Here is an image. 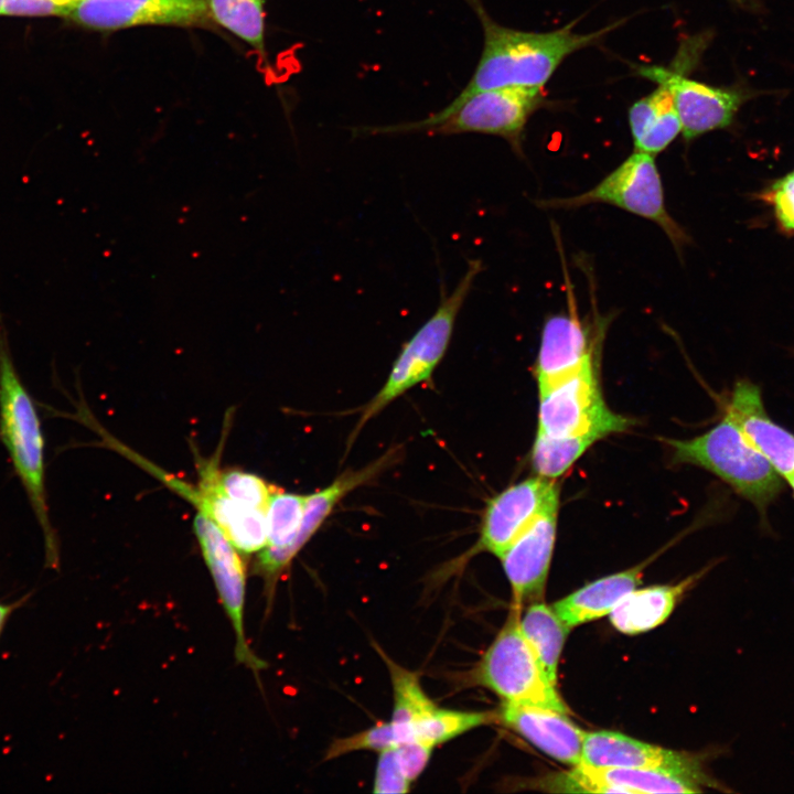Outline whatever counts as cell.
<instances>
[{"label":"cell","mask_w":794,"mask_h":794,"mask_svg":"<svg viewBox=\"0 0 794 794\" xmlns=\"http://www.w3.org/2000/svg\"><path fill=\"white\" fill-rule=\"evenodd\" d=\"M706 571L704 569L676 584L633 589L610 612V622L618 631L629 635L656 627L669 616L685 591Z\"/></svg>","instance_id":"ffe728a7"},{"label":"cell","mask_w":794,"mask_h":794,"mask_svg":"<svg viewBox=\"0 0 794 794\" xmlns=\"http://www.w3.org/2000/svg\"><path fill=\"white\" fill-rule=\"evenodd\" d=\"M521 609L512 611L501 631L476 666L474 679L492 690L503 702L570 710L547 675L519 626Z\"/></svg>","instance_id":"9c48e42d"},{"label":"cell","mask_w":794,"mask_h":794,"mask_svg":"<svg viewBox=\"0 0 794 794\" xmlns=\"http://www.w3.org/2000/svg\"><path fill=\"white\" fill-rule=\"evenodd\" d=\"M394 690V709L390 722L398 744L416 741L415 726L437 705L423 691L417 674L387 662Z\"/></svg>","instance_id":"d4e9b609"},{"label":"cell","mask_w":794,"mask_h":794,"mask_svg":"<svg viewBox=\"0 0 794 794\" xmlns=\"http://www.w3.org/2000/svg\"><path fill=\"white\" fill-rule=\"evenodd\" d=\"M218 472L212 461L204 465L197 487L163 473H159V478L211 518L237 550L246 554L262 550L268 543L267 511L246 506L228 497L219 485Z\"/></svg>","instance_id":"4fadbf2b"},{"label":"cell","mask_w":794,"mask_h":794,"mask_svg":"<svg viewBox=\"0 0 794 794\" xmlns=\"http://www.w3.org/2000/svg\"><path fill=\"white\" fill-rule=\"evenodd\" d=\"M483 269L480 259H470L463 276L451 292L447 294L441 290L434 312L403 345L385 384L362 409L351 433L350 444L367 421L404 393L431 377L449 347L457 318Z\"/></svg>","instance_id":"5b68a950"},{"label":"cell","mask_w":794,"mask_h":794,"mask_svg":"<svg viewBox=\"0 0 794 794\" xmlns=\"http://www.w3.org/2000/svg\"><path fill=\"white\" fill-rule=\"evenodd\" d=\"M519 626L549 678L557 682L560 654L570 627L558 616L551 605L533 601L519 616Z\"/></svg>","instance_id":"cb8c5ba5"},{"label":"cell","mask_w":794,"mask_h":794,"mask_svg":"<svg viewBox=\"0 0 794 794\" xmlns=\"http://www.w3.org/2000/svg\"><path fill=\"white\" fill-rule=\"evenodd\" d=\"M555 503H559L556 480L535 475L512 484L487 502L475 550L500 558Z\"/></svg>","instance_id":"7c38bea8"},{"label":"cell","mask_w":794,"mask_h":794,"mask_svg":"<svg viewBox=\"0 0 794 794\" xmlns=\"http://www.w3.org/2000/svg\"><path fill=\"white\" fill-rule=\"evenodd\" d=\"M393 748L379 752L374 781L375 793H406L409 791L410 782L404 776Z\"/></svg>","instance_id":"d6a6232c"},{"label":"cell","mask_w":794,"mask_h":794,"mask_svg":"<svg viewBox=\"0 0 794 794\" xmlns=\"http://www.w3.org/2000/svg\"><path fill=\"white\" fill-rule=\"evenodd\" d=\"M675 463L705 469L765 516L783 490V479L747 441L727 416L708 431L686 440L666 439Z\"/></svg>","instance_id":"277c9868"},{"label":"cell","mask_w":794,"mask_h":794,"mask_svg":"<svg viewBox=\"0 0 794 794\" xmlns=\"http://www.w3.org/2000/svg\"><path fill=\"white\" fill-rule=\"evenodd\" d=\"M599 363L538 390L537 432L550 437L594 434L600 439L627 430L634 420L612 411L598 379Z\"/></svg>","instance_id":"30bf717a"},{"label":"cell","mask_w":794,"mask_h":794,"mask_svg":"<svg viewBox=\"0 0 794 794\" xmlns=\"http://www.w3.org/2000/svg\"><path fill=\"white\" fill-rule=\"evenodd\" d=\"M548 786L561 792L588 793H700L706 781L694 775L659 769H601L586 764L552 777Z\"/></svg>","instance_id":"9a60e30c"},{"label":"cell","mask_w":794,"mask_h":794,"mask_svg":"<svg viewBox=\"0 0 794 794\" xmlns=\"http://www.w3.org/2000/svg\"><path fill=\"white\" fill-rule=\"evenodd\" d=\"M24 601H25V598L17 601V602L9 603V604L0 603V635L2 633V630L4 627L7 620L9 619L11 613L17 608H19Z\"/></svg>","instance_id":"e575fe53"},{"label":"cell","mask_w":794,"mask_h":794,"mask_svg":"<svg viewBox=\"0 0 794 794\" xmlns=\"http://www.w3.org/2000/svg\"><path fill=\"white\" fill-rule=\"evenodd\" d=\"M609 204L655 223L677 255L689 244L686 230L669 214L655 155L633 151L599 183L567 197L538 200L544 210H576L589 204Z\"/></svg>","instance_id":"ba28073f"},{"label":"cell","mask_w":794,"mask_h":794,"mask_svg":"<svg viewBox=\"0 0 794 794\" xmlns=\"http://www.w3.org/2000/svg\"><path fill=\"white\" fill-rule=\"evenodd\" d=\"M540 87L509 86L478 92L459 103H450L422 120L407 124L363 128L367 133L426 132L428 135L482 133L508 142L518 157H524L523 140L530 117L548 106Z\"/></svg>","instance_id":"3957f363"},{"label":"cell","mask_w":794,"mask_h":794,"mask_svg":"<svg viewBox=\"0 0 794 794\" xmlns=\"http://www.w3.org/2000/svg\"><path fill=\"white\" fill-rule=\"evenodd\" d=\"M65 19L97 32L140 25L206 28L214 24L206 0H79Z\"/></svg>","instance_id":"8fae6325"},{"label":"cell","mask_w":794,"mask_h":794,"mask_svg":"<svg viewBox=\"0 0 794 794\" xmlns=\"http://www.w3.org/2000/svg\"><path fill=\"white\" fill-rule=\"evenodd\" d=\"M4 11V0H0V15H3Z\"/></svg>","instance_id":"8d00e7d4"},{"label":"cell","mask_w":794,"mask_h":794,"mask_svg":"<svg viewBox=\"0 0 794 794\" xmlns=\"http://www.w3.org/2000/svg\"><path fill=\"white\" fill-rule=\"evenodd\" d=\"M497 717L552 759L576 766L582 762L584 731L568 713L550 708L503 702Z\"/></svg>","instance_id":"d6986e66"},{"label":"cell","mask_w":794,"mask_h":794,"mask_svg":"<svg viewBox=\"0 0 794 794\" xmlns=\"http://www.w3.org/2000/svg\"><path fill=\"white\" fill-rule=\"evenodd\" d=\"M398 744L390 721L377 723L366 730L334 740L326 751V759L337 758L353 751H384Z\"/></svg>","instance_id":"4dcf8cb0"},{"label":"cell","mask_w":794,"mask_h":794,"mask_svg":"<svg viewBox=\"0 0 794 794\" xmlns=\"http://www.w3.org/2000/svg\"><path fill=\"white\" fill-rule=\"evenodd\" d=\"M784 482H786L787 486L791 489V491L794 494V473L786 479H784Z\"/></svg>","instance_id":"d590c367"},{"label":"cell","mask_w":794,"mask_h":794,"mask_svg":"<svg viewBox=\"0 0 794 794\" xmlns=\"http://www.w3.org/2000/svg\"><path fill=\"white\" fill-rule=\"evenodd\" d=\"M307 495L273 491L268 509V543L260 550L258 568L273 579L296 556L294 540L303 517Z\"/></svg>","instance_id":"603a6c76"},{"label":"cell","mask_w":794,"mask_h":794,"mask_svg":"<svg viewBox=\"0 0 794 794\" xmlns=\"http://www.w3.org/2000/svg\"><path fill=\"white\" fill-rule=\"evenodd\" d=\"M627 120L634 151L656 155L682 135L673 96L662 85L631 105Z\"/></svg>","instance_id":"44dd1931"},{"label":"cell","mask_w":794,"mask_h":794,"mask_svg":"<svg viewBox=\"0 0 794 794\" xmlns=\"http://www.w3.org/2000/svg\"><path fill=\"white\" fill-rule=\"evenodd\" d=\"M465 1L481 22L483 50L469 83L451 103H459L478 92L492 88H543L568 56L598 44L624 21L590 33L573 30L579 19L548 32L523 31L498 24L481 0Z\"/></svg>","instance_id":"6da1fadb"},{"label":"cell","mask_w":794,"mask_h":794,"mask_svg":"<svg viewBox=\"0 0 794 794\" xmlns=\"http://www.w3.org/2000/svg\"><path fill=\"white\" fill-rule=\"evenodd\" d=\"M79 0H4L3 15L66 18Z\"/></svg>","instance_id":"1f68e13d"},{"label":"cell","mask_w":794,"mask_h":794,"mask_svg":"<svg viewBox=\"0 0 794 794\" xmlns=\"http://www.w3.org/2000/svg\"><path fill=\"white\" fill-rule=\"evenodd\" d=\"M0 439L43 532L46 565H58L45 485V440L32 396L15 371L7 333L0 323Z\"/></svg>","instance_id":"7a4b0ae2"},{"label":"cell","mask_w":794,"mask_h":794,"mask_svg":"<svg viewBox=\"0 0 794 794\" xmlns=\"http://www.w3.org/2000/svg\"><path fill=\"white\" fill-rule=\"evenodd\" d=\"M223 492L232 500L246 506L267 511L275 491L261 478L239 470L218 472Z\"/></svg>","instance_id":"f1b7e54d"},{"label":"cell","mask_w":794,"mask_h":794,"mask_svg":"<svg viewBox=\"0 0 794 794\" xmlns=\"http://www.w3.org/2000/svg\"><path fill=\"white\" fill-rule=\"evenodd\" d=\"M725 416L783 479L794 473V433L768 414L761 388L749 379L736 382Z\"/></svg>","instance_id":"e0dca14e"},{"label":"cell","mask_w":794,"mask_h":794,"mask_svg":"<svg viewBox=\"0 0 794 794\" xmlns=\"http://www.w3.org/2000/svg\"><path fill=\"white\" fill-rule=\"evenodd\" d=\"M496 718L495 711H462L436 706L415 726V740L434 747Z\"/></svg>","instance_id":"83f0119b"},{"label":"cell","mask_w":794,"mask_h":794,"mask_svg":"<svg viewBox=\"0 0 794 794\" xmlns=\"http://www.w3.org/2000/svg\"><path fill=\"white\" fill-rule=\"evenodd\" d=\"M598 440L601 439L591 433L550 437L536 432L530 453L532 468L536 475L556 480Z\"/></svg>","instance_id":"4316f807"},{"label":"cell","mask_w":794,"mask_h":794,"mask_svg":"<svg viewBox=\"0 0 794 794\" xmlns=\"http://www.w3.org/2000/svg\"><path fill=\"white\" fill-rule=\"evenodd\" d=\"M757 197L771 208L779 229L794 235V169L770 182Z\"/></svg>","instance_id":"f546056e"},{"label":"cell","mask_w":794,"mask_h":794,"mask_svg":"<svg viewBox=\"0 0 794 794\" xmlns=\"http://www.w3.org/2000/svg\"><path fill=\"white\" fill-rule=\"evenodd\" d=\"M559 503L546 508L500 557L513 605L541 600L554 552Z\"/></svg>","instance_id":"2e32d148"},{"label":"cell","mask_w":794,"mask_h":794,"mask_svg":"<svg viewBox=\"0 0 794 794\" xmlns=\"http://www.w3.org/2000/svg\"><path fill=\"white\" fill-rule=\"evenodd\" d=\"M560 251L566 309L547 316L544 321L540 344L534 374L538 390L546 389L578 373L588 365L599 363L601 347L612 320L609 313L600 312L594 296L593 280L589 278L590 310L580 315L575 286L571 283L564 258L559 236H556Z\"/></svg>","instance_id":"52a82bcc"},{"label":"cell","mask_w":794,"mask_h":794,"mask_svg":"<svg viewBox=\"0 0 794 794\" xmlns=\"http://www.w3.org/2000/svg\"><path fill=\"white\" fill-rule=\"evenodd\" d=\"M644 565L605 576L576 590L551 607L571 629L609 615L620 600L642 581Z\"/></svg>","instance_id":"7402d4cb"},{"label":"cell","mask_w":794,"mask_h":794,"mask_svg":"<svg viewBox=\"0 0 794 794\" xmlns=\"http://www.w3.org/2000/svg\"><path fill=\"white\" fill-rule=\"evenodd\" d=\"M581 763L601 769L670 770L699 777L711 787L720 786L704 772L697 757L642 742L614 731L584 732Z\"/></svg>","instance_id":"ac0fdd59"},{"label":"cell","mask_w":794,"mask_h":794,"mask_svg":"<svg viewBox=\"0 0 794 794\" xmlns=\"http://www.w3.org/2000/svg\"><path fill=\"white\" fill-rule=\"evenodd\" d=\"M393 749L404 776L411 783L425 770L433 747L420 741H408Z\"/></svg>","instance_id":"836d02e7"},{"label":"cell","mask_w":794,"mask_h":794,"mask_svg":"<svg viewBox=\"0 0 794 794\" xmlns=\"http://www.w3.org/2000/svg\"><path fill=\"white\" fill-rule=\"evenodd\" d=\"M710 36L702 33L687 39L670 66L634 65L640 76L668 89L686 142L713 130L728 128L741 106L760 94L742 84L718 87L687 77L688 71L697 64L707 47Z\"/></svg>","instance_id":"8992f818"},{"label":"cell","mask_w":794,"mask_h":794,"mask_svg":"<svg viewBox=\"0 0 794 794\" xmlns=\"http://www.w3.org/2000/svg\"><path fill=\"white\" fill-rule=\"evenodd\" d=\"M214 24L230 32L260 55L266 54L265 0H206Z\"/></svg>","instance_id":"484cf974"},{"label":"cell","mask_w":794,"mask_h":794,"mask_svg":"<svg viewBox=\"0 0 794 794\" xmlns=\"http://www.w3.org/2000/svg\"><path fill=\"white\" fill-rule=\"evenodd\" d=\"M194 530L222 604L236 634V658L251 670L257 672L265 667V663L250 651L243 627L246 587L244 564L237 549L221 528L201 512L195 515Z\"/></svg>","instance_id":"5bb4252c"}]
</instances>
